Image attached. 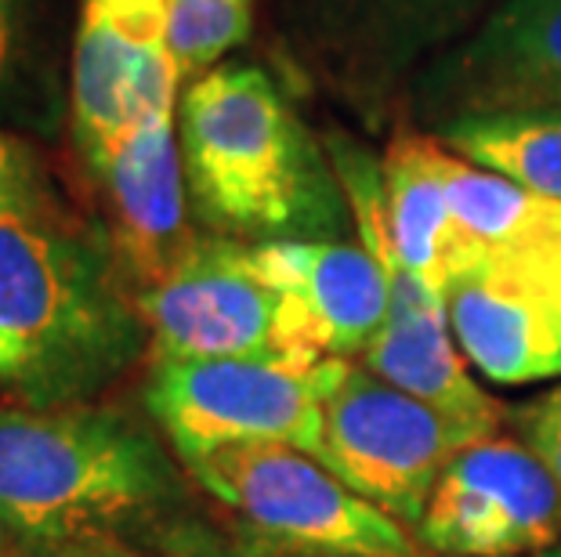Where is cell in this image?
Returning a JSON list of instances; mask_svg holds the SVG:
<instances>
[{"mask_svg": "<svg viewBox=\"0 0 561 557\" xmlns=\"http://www.w3.org/2000/svg\"><path fill=\"white\" fill-rule=\"evenodd\" d=\"M272 287L286 293L319 359L363 355L388 318V282L363 246L333 240H268L250 246Z\"/></svg>", "mask_w": 561, "mask_h": 557, "instance_id": "cell-13", "label": "cell"}, {"mask_svg": "<svg viewBox=\"0 0 561 557\" xmlns=\"http://www.w3.org/2000/svg\"><path fill=\"white\" fill-rule=\"evenodd\" d=\"M330 160L344 204L359 229V246L377 260L380 276L388 282V318L385 329L363 351L366 370L449 417L496 431L500 406L474 384V376L463 365L457 337L449 329L446 298L427 287L396 251L388 224L385 167L366 149L344 138L330 146Z\"/></svg>", "mask_w": 561, "mask_h": 557, "instance_id": "cell-6", "label": "cell"}, {"mask_svg": "<svg viewBox=\"0 0 561 557\" xmlns=\"http://www.w3.org/2000/svg\"><path fill=\"white\" fill-rule=\"evenodd\" d=\"M254 0H167V40L182 84L207 77L250 37Z\"/></svg>", "mask_w": 561, "mask_h": 557, "instance_id": "cell-18", "label": "cell"}, {"mask_svg": "<svg viewBox=\"0 0 561 557\" xmlns=\"http://www.w3.org/2000/svg\"><path fill=\"white\" fill-rule=\"evenodd\" d=\"M193 557H236V554H214V550H203V554H193Z\"/></svg>", "mask_w": 561, "mask_h": 557, "instance_id": "cell-25", "label": "cell"}, {"mask_svg": "<svg viewBox=\"0 0 561 557\" xmlns=\"http://www.w3.org/2000/svg\"><path fill=\"white\" fill-rule=\"evenodd\" d=\"M442 141L474 167L561 204V105L460 116L446 124Z\"/></svg>", "mask_w": 561, "mask_h": 557, "instance_id": "cell-16", "label": "cell"}, {"mask_svg": "<svg viewBox=\"0 0 561 557\" xmlns=\"http://www.w3.org/2000/svg\"><path fill=\"white\" fill-rule=\"evenodd\" d=\"M344 359L319 365L261 359H157L146 406L178 453L279 442L316 456L322 395Z\"/></svg>", "mask_w": 561, "mask_h": 557, "instance_id": "cell-8", "label": "cell"}, {"mask_svg": "<svg viewBox=\"0 0 561 557\" xmlns=\"http://www.w3.org/2000/svg\"><path fill=\"white\" fill-rule=\"evenodd\" d=\"M178 456L250 536L294 557H424L402 521L352 492L305 449L247 442Z\"/></svg>", "mask_w": 561, "mask_h": 557, "instance_id": "cell-4", "label": "cell"}, {"mask_svg": "<svg viewBox=\"0 0 561 557\" xmlns=\"http://www.w3.org/2000/svg\"><path fill=\"white\" fill-rule=\"evenodd\" d=\"M493 434L344 359L322 395L316 460L363 500L416 529L442 471Z\"/></svg>", "mask_w": 561, "mask_h": 557, "instance_id": "cell-5", "label": "cell"}, {"mask_svg": "<svg viewBox=\"0 0 561 557\" xmlns=\"http://www.w3.org/2000/svg\"><path fill=\"white\" fill-rule=\"evenodd\" d=\"M446 315L463 359L496 384L561 376V243L485 251L446 287Z\"/></svg>", "mask_w": 561, "mask_h": 557, "instance_id": "cell-10", "label": "cell"}, {"mask_svg": "<svg viewBox=\"0 0 561 557\" xmlns=\"http://www.w3.org/2000/svg\"><path fill=\"white\" fill-rule=\"evenodd\" d=\"M37 15L41 0H0V120L37 124Z\"/></svg>", "mask_w": 561, "mask_h": 557, "instance_id": "cell-19", "label": "cell"}, {"mask_svg": "<svg viewBox=\"0 0 561 557\" xmlns=\"http://www.w3.org/2000/svg\"><path fill=\"white\" fill-rule=\"evenodd\" d=\"M157 359H261L319 365L286 293L261 276L247 243L196 240L182 260L135 293Z\"/></svg>", "mask_w": 561, "mask_h": 557, "instance_id": "cell-7", "label": "cell"}, {"mask_svg": "<svg viewBox=\"0 0 561 557\" xmlns=\"http://www.w3.org/2000/svg\"><path fill=\"white\" fill-rule=\"evenodd\" d=\"M463 66L493 98L561 105V0H504Z\"/></svg>", "mask_w": 561, "mask_h": 557, "instance_id": "cell-15", "label": "cell"}, {"mask_svg": "<svg viewBox=\"0 0 561 557\" xmlns=\"http://www.w3.org/2000/svg\"><path fill=\"white\" fill-rule=\"evenodd\" d=\"M15 554H19V547H15V539H11L4 518H0V557H15Z\"/></svg>", "mask_w": 561, "mask_h": 557, "instance_id": "cell-23", "label": "cell"}, {"mask_svg": "<svg viewBox=\"0 0 561 557\" xmlns=\"http://www.w3.org/2000/svg\"><path fill=\"white\" fill-rule=\"evenodd\" d=\"M522 434L525 445L540 456V464L551 471V478L561 485V384L522 409Z\"/></svg>", "mask_w": 561, "mask_h": 557, "instance_id": "cell-21", "label": "cell"}, {"mask_svg": "<svg viewBox=\"0 0 561 557\" xmlns=\"http://www.w3.org/2000/svg\"><path fill=\"white\" fill-rule=\"evenodd\" d=\"M146 334L110 232L62 204L0 214V391L11 406H80L135 362Z\"/></svg>", "mask_w": 561, "mask_h": 557, "instance_id": "cell-1", "label": "cell"}, {"mask_svg": "<svg viewBox=\"0 0 561 557\" xmlns=\"http://www.w3.org/2000/svg\"><path fill=\"white\" fill-rule=\"evenodd\" d=\"M58 204L37 152L0 127V214H26Z\"/></svg>", "mask_w": 561, "mask_h": 557, "instance_id": "cell-20", "label": "cell"}, {"mask_svg": "<svg viewBox=\"0 0 561 557\" xmlns=\"http://www.w3.org/2000/svg\"><path fill=\"white\" fill-rule=\"evenodd\" d=\"M110 199V240L130 293L152 287L196 240L188 235L178 94L141 116L99 177Z\"/></svg>", "mask_w": 561, "mask_h": 557, "instance_id": "cell-12", "label": "cell"}, {"mask_svg": "<svg viewBox=\"0 0 561 557\" xmlns=\"http://www.w3.org/2000/svg\"><path fill=\"white\" fill-rule=\"evenodd\" d=\"M438 160L442 149L435 141L399 135L380 167L396 251L427 287L446 298L449 279L482 254V243H474L453 214Z\"/></svg>", "mask_w": 561, "mask_h": 557, "instance_id": "cell-14", "label": "cell"}, {"mask_svg": "<svg viewBox=\"0 0 561 557\" xmlns=\"http://www.w3.org/2000/svg\"><path fill=\"white\" fill-rule=\"evenodd\" d=\"M185 185L207 229L225 240H297L333 229L341 199L327 160L268 73L218 66L178 102Z\"/></svg>", "mask_w": 561, "mask_h": 557, "instance_id": "cell-3", "label": "cell"}, {"mask_svg": "<svg viewBox=\"0 0 561 557\" xmlns=\"http://www.w3.org/2000/svg\"><path fill=\"white\" fill-rule=\"evenodd\" d=\"M58 557H138L124 550L121 543H110V547H83V550H69V554H58Z\"/></svg>", "mask_w": 561, "mask_h": 557, "instance_id": "cell-22", "label": "cell"}, {"mask_svg": "<svg viewBox=\"0 0 561 557\" xmlns=\"http://www.w3.org/2000/svg\"><path fill=\"white\" fill-rule=\"evenodd\" d=\"M427 550L449 557H518L561 536V485L529 445L485 438L442 471L421 518Z\"/></svg>", "mask_w": 561, "mask_h": 557, "instance_id": "cell-11", "label": "cell"}, {"mask_svg": "<svg viewBox=\"0 0 561 557\" xmlns=\"http://www.w3.org/2000/svg\"><path fill=\"white\" fill-rule=\"evenodd\" d=\"M174 500L171 460L121 413L0 406V518L26 557L110 547Z\"/></svg>", "mask_w": 561, "mask_h": 557, "instance_id": "cell-2", "label": "cell"}, {"mask_svg": "<svg viewBox=\"0 0 561 557\" xmlns=\"http://www.w3.org/2000/svg\"><path fill=\"white\" fill-rule=\"evenodd\" d=\"M178 91L182 77L167 40V0H80L69 130L94 182L141 116Z\"/></svg>", "mask_w": 561, "mask_h": 557, "instance_id": "cell-9", "label": "cell"}, {"mask_svg": "<svg viewBox=\"0 0 561 557\" xmlns=\"http://www.w3.org/2000/svg\"><path fill=\"white\" fill-rule=\"evenodd\" d=\"M438 167L460 229L485 251H536L561 243V204L449 152H442Z\"/></svg>", "mask_w": 561, "mask_h": 557, "instance_id": "cell-17", "label": "cell"}, {"mask_svg": "<svg viewBox=\"0 0 561 557\" xmlns=\"http://www.w3.org/2000/svg\"><path fill=\"white\" fill-rule=\"evenodd\" d=\"M543 557H561V543H554L551 550H543Z\"/></svg>", "mask_w": 561, "mask_h": 557, "instance_id": "cell-24", "label": "cell"}]
</instances>
